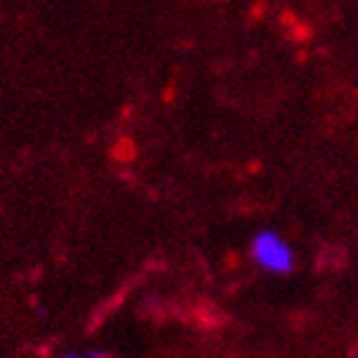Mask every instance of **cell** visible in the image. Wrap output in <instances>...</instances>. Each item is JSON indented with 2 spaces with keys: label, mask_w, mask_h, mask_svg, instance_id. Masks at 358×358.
<instances>
[{
  "label": "cell",
  "mask_w": 358,
  "mask_h": 358,
  "mask_svg": "<svg viewBox=\"0 0 358 358\" xmlns=\"http://www.w3.org/2000/svg\"><path fill=\"white\" fill-rule=\"evenodd\" d=\"M64 358H95V356H75V353H69V356H64Z\"/></svg>",
  "instance_id": "2"
},
{
  "label": "cell",
  "mask_w": 358,
  "mask_h": 358,
  "mask_svg": "<svg viewBox=\"0 0 358 358\" xmlns=\"http://www.w3.org/2000/svg\"><path fill=\"white\" fill-rule=\"evenodd\" d=\"M251 259L268 274H289L294 268V251L276 231H259L251 241Z\"/></svg>",
  "instance_id": "1"
}]
</instances>
